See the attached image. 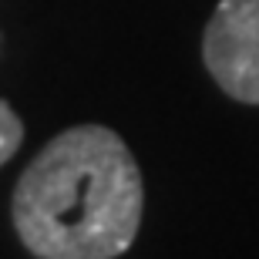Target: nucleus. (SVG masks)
Here are the masks:
<instances>
[{"instance_id":"obj_1","label":"nucleus","mask_w":259,"mask_h":259,"mask_svg":"<svg viewBox=\"0 0 259 259\" xmlns=\"http://www.w3.org/2000/svg\"><path fill=\"white\" fill-rule=\"evenodd\" d=\"M142 205V172L125 138L74 125L24 168L10 215L37 259H115L138 236Z\"/></svg>"},{"instance_id":"obj_2","label":"nucleus","mask_w":259,"mask_h":259,"mask_svg":"<svg viewBox=\"0 0 259 259\" xmlns=\"http://www.w3.org/2000/svg\"><path fill=\"white\" fill-rule=\"evenodd\" d=\"M202 61L229 98L259 105V0H219L205 24Z\"/></svg>"},{"instance_id":"obj_3","label":"nucleus","mask_w":259,"mask_h":259,"mask_svg":"<svg viewBox=\"0 0 259 259\" xmlns=\"http://www.w3.org/2000/svg\"><path fill=\"white\" fill-rule=\"evenodd\" d=\"M20 142H24V121L7 101H0V165H7L17 155Z\"/></svg>"}]
</instances>
